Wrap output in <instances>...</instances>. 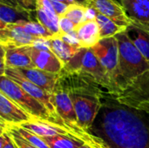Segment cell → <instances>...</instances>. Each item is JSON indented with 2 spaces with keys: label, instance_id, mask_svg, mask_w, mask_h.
<instances>
[{
  "label": "cell",
  "instance_id": "obj_34",
  "mask_svg": "<svg viewBox=\"0 0 149 148\" xmlns=\"http://www.w3.org/2000/svg\"><path fill=\"white\" fill-rule=\"evenodd\" d=\"M79 148H93V147H91V146H89V145H86V144H85V145H83L82 147H80Z\"/></svg>",
  "mask_w": 149,
  "mask_h": 148
},
{
  "label": "cell",
  "instance_id": "obj_33",
  "mask_svg": "<svg viewBox=\"0 0 149 148\" xmlns=\"http://www.w3.org/2000/svg\"><path fill=\"white\" fill-rule=\"evenodd\" d=\"M51 1H55V2H60V3H65L67 5H70L72 4V3L70 1V0H51Z\"/></svg>",
  "mask_w": 149,
  "mask_h": 148
},
{
  "label": "cell",
  "instance_id": "obj_25",
  "mask_svg": "<svg viewBox=\"0 0 149 148\" xmlns=\"http://www.w3.org/2000/svg\"><path fill=\"white\" fill-rule=\"evenodd\" d=\"M17 131L19 133V134L31 146L36 148H50L49 146L46 144V142L43 140V138L38 136L37 134L21 127V126H14Z\"/></svg>",
  "mask_w": 149,
  "mask_h": 148
},
{
  "label": "cell",
  "instance_id": "obj_3",
  "mask_svg": "<svg viewBox=\"0 0 149 148\" xmlns=\"http://www.w3.org/2000/svg\"><path fill=\"white\" fill-rule=\"evenodd\" d=\"M60 73H75L92 79L113 96L117 91L107 72L92 48H80L75 56L64 65Z\"/></svg>",
  "mask_w": 149,
  "mask_h": 148
},
{
  "label": "cell",
  "instance_id": "obj_19",
  "mask_svg": "<svg viewBox=\"0 0 149 148\" xmlns=\"http://www.w3.org/2000/svg\"><path fill=\"white\" fill-rule=\"evenodd\" d=\"M49 40L51 51L61 60L64 65L75 56L80 48H82L66 43L59 36H53Z\"/></svg>",
  "mask_w": 149,
  "mask_h": 148
},
{
  "label": "cell",
  "instance_id": "obj_10",
  "mask_svg": "<svg viewBox=\"0 0 149 148\" xmlns=\"http://www.w3.org/2000/svg\"><path fill=\"white\" fill-rule=\"evenodd\" d=\"M87 7L93 9L98 13L126 29L134 24L122 6L116 0H88Z\"/></svg>",
  "mask_w": 149,
  "mask_h": 148
},
{
  "label": "cell",
  "instance_id": "obj_26",
  "mask_svg": "<svg viewBox=\"0 0 149 148\" xmlns=\"http://www.w3.org/2000/svg\"><path fill=\"white\" fill-rule=\"evenodd\" d=\"M1 130H4L9 136L12 139V140L15 142L17 148H36L31 146L30 143H28L17 131V129L14 126H5L1 127Z\"/></svg>",
  "mask_w": 149,
  "mask_h": 148
},
{
  "label": "cell",
  "instance_id": "obj_2",
  "mask_svg": "<svg viewBox=\"0 0 149 148\" xmlns=\"http://www.w3.org/2000/svg\"><path fill=\"white\" fill-rule=\"evenodd\" d=\"M115 38L119 45V88L120 92L137 77L148 71L149 61L135 47L126 31L117 34Z\"/></svg>",
  "mask_w": 149,
  "mask_h": 148
},
{
  "label": "cell",
  "instance_id": "obj_22",
  "mask_svg": "<svg viewBox=\"0 0 149 148\" xmlns=\"http://www.w3.org/2000/svg\"><path fill=\"white\" fill-rule=\"evenodd\" d=\"M43 140L50 148H79L86 144L82 140L68 136L45 137Z\"/></svg>",
  "mask_w": 149,
  "mask_h": 148
},
{
  "label": "cell",
  "instance_id": "obj_30",
  "mask_svg": "<svg viewBox=\"0 0 149 148\" xmlns=\"http://www.w3.org/2000/svg\"><path fill=\"white\" fill-rule=\"evenodd\" d=\"M52 3L53 8L55 10V12L57 13V15L59 17H63L65 14L69 5H67L65 3H60V2H55V1H52Z\"/></svg>",
  "mask_w": 149,
  "mask_h": 148
},
{
  "label": "cell",
  "instance_id": "obj_31",
  "mask_svg": "<svg viewBox=\"0 0 149 148\" xmlns=\"http://www.w3.org/2000/svg\"><path fill=\"white\" fill-rule=\"evenodd\" d=\"M0 3L11 7H20L17 0H0Z\"/></svg>",
  "mask_w": 149,
  "mask_h": 148
},
{
  "label": "cell",
  "instance_id": "obj_6",
  "mask_svg": "<svg viewBox=\"0 0 149 148\" xmlns=\"http://www.w3.org/2000/svg\"><path fill=\"white\" fill-rule=\"evenodd\" d=\"M92 50L100 64L107 70L116 91L120 92L119 88V45L115 37L100 39ZM116 94V95H117Z\"/></svg>",
  "mask_w": 149,
  "mask_h": 148
},
{
  "label": "cell",
  "instance_id": "obj_5",
  "mask_svg": "<svg viewBox=\"0 0 149 148\" xmlns=\"http://www.w3.org/2000/svg\"><path fill=\"white\" fill-rule=\"evenodd\" d=\"M113 98L127 108L149 113V70L137 77Z\"/></svg>",
  "mask_w": 149,
  "mask_h": 148
},
{
  "label": "cell",
  "instance_id": "obj_27",
  "mask_svg": "<svg viewBox=\"0 0 149 148\" xmlns=\"http://www.w3.org/2000/svg\"><path fill=\"white\" fill-rule=\"evenodd\" d=\"M59 31H60V35L63 34H72L75 31L76 25L67 17L65 16L59 17Z\"/></svg>",
  "mask_w": 149,
  "mask_h": 148
},
{
  "label": "cell",
  "instance_id": "obj_7",
  "mask_svg": "<svg viewBox=\"0 0 149 148\" xmlns=\"http://www.w3.org/2000/svg\"><path fill=\"white\" fill-rule=\"evenodd\" d=\"M4 76L17 83L21 88H23L26 92H28L31 97L41 102L48 110L49 112L58 120L64 121L57 113L54 102V94L50 93L42 88L38 87L30 80H28L16 68H10L6 67L4 72ZM65 122V121H64Z\"/></svg>",
  "mask_w": 149,
  "mask_h": 148
},
{
  "label": "cell",
  "instance_id": "obj_20",
  "mask_svg": "<svg viewBox=\"0 0 149 148\" xmlns=\"http://www.w3.org/2000/svg\"><path fill=\"white\" fill-rule=\"evenodd\" d=\"M126 32L135 47L149 61V31L133 24L126 30Z\"/></svg>",
  "mask_w": 149,
  "mask_h": 148
},
{
  "label": "cell",
  "instance_id": "obj_8",
  "mask_svg": "<svg viewBox=\"0 0 149 148\" xmlns=\"http://www.w3.org/2000/svg\"><path fill=\"white\" fill-rule=\"evenodd\" d=\"M70 96L80 127L83 130L89 132L100 108L99 98L79 94H70Z\"/></svg>",
  "mask_w": 149,
  "mask_h": 148
},
{
  "label": "cell",
  "instance_id": "obj_4",
  "mask_svg": "<svg viewBox=\"0 0 149 148\" xmlns=\"http://www.w3.org/2000/svg\"><path fill=\"white\" fill-rule=\"evenodd\" d=\"M0 92L9 97L14 103L20 106L33 120H39L62 126L70 127L64 121L55 118L41 102L31 97L17 83H15L4 75L0 76Z\"/></svg>",
  "mask_w": 149,
  "mask_h": 148
},
{
  "label": "cell",
  "instance_id": "obj_21",
  "mask_svg": "<svg viewBox=\"0 0 149 148\" xmlns=\"http://www.w3.org/2000/svg\"><path fill=\"white\" fill-rule=\"evenodd\" d=\"M95 20L97 21V23L100 26V32L101 39L115 37L117 34L127 30L126 28L118 25L117 24H115L113 21H112L108 17H107L98 12L96 13Z\"/></svg>",
  "mask_w": 149,
  "mask_h": 148
},
{
  "label": "cell",
  "instance_id": "obj_14",
  "mask_svg": "<svg viewBox=\"0 0 149 148\" xmlns=\"http://www.w3.org/2000/svg\"><path fill=\"white\" fill-rule=\"evenodd\" d=\"M31 46H1V56L4 58L5 66L16 69L34 68L35 65L31 57Z\"/></svg>",
  "mask_w": 149,
  "mask_h": 148
},
{
  "label": "cell",
  "instance_id": "obj_28",
  "mask_svg": "<svg viewBox=\"0 0 149 148\" xmlns=\"http://www.w3.org/2000/svg\"><path fill=\"white\" fill-rule=\"evenodd\" d=\"M0 148H17L15 142L4 130H1Z\"/></svg>",
  "mask_w": 149,
  "mask_h": 148
},
{
  "label": "cell",
  "instance_id": "obj_13",
  "mask_svg": "<svg viewBox=\"0 0 149 148\" xmlns=\"http://www.w3.org/2000/svg\"><path fill=\"white\" fill-rule=\"evenodd\" d=\"M134 25L149 31V0H118Z\"/></svg>",
  "mask_w": 149,
  "mask_h": 148
},
{
  "label": "cell",
  "instance_id": "obj_16",
  "mask_svg": "<svg viewBox=\"0 0 149 148\" xmlns=\"http://www.w3.org/2000/svg\"><path fill=\"white\" fill-rule=\"evenodd\" d=\"M28 80L42 88L43 90L53 93L57 82L59 79L58 74H54L42 71L37 67L17 69Z\"/></svg>",
  "mask_w": 149,
  "mask_h": 148
},
{
  "label": "cell",
  "instance_id": "obj_29",
  "mask_svg": "<svg viewBox=\"0 0 149 148\" xmlns=\"http://www.w3.org/2000/svg\"><path fill=\"white\" fill-rule=\"evenodd\" d=\"M19 6L31 12L37 13V0H17Z\"/></svg>",
  "mask_w": 149,
  "mask_h": 148
},
{
  "label": "cell",
  "instance_id": "obj_1",
  "mask_svg": "<svg viewBox=\"0 0 149 148\" xmlns=\"http://www.w3.org/2000/svg\"><path fill=\"white\" fill-rule=\"evenodd\" d=\"M100 130L111 148H149V131L132 112L113 107L102 115Z\"/></svg>",
  "mask_w": 149,
  "mask_h": 148
},
{
  "label": "cell",
  "instance_id": "obj_9",
  "mask_svg": "<svg viewBox=\"0 0 149 148\" xmlns=\"http://www.w3.org/2000/svg\"><path fill=\"white\" fill-rule=\"evenodd\" d=\"M17 126H21V127L37 134L38 136H39L41 138L52 137V136H68V137H72V138L82 140L86 145L93 147L91 145V143L85 137H83L82 135H80L79 133L75 132L73 129L67 127V126H62L59 125L42 121L39 120H31V121L22 124Z\"/></svg>",
  "mask_w": 149,
  "mask_h": 148
},
{
  "label": "cell",
  "instance_id": "obj_32",
  "mask_svg": "<svg viewBox=\"0 0 149 148\" xmlns=\"http://www.w3.org/2000/svg\"><path fill=\"white\" fill-rule=\"evenodd\" d=\"M72 3H79V4H82V5H85L87 7V4H88V0H70Z\"/></svg>",
  "mask_w": 149,
  "mask_h": 148
},
{
  "label": "cell",
  "instance_id": "obj_15",
  "mask_svg": "<svg viewBox=\"0 0 149 148\" xmlns=\"http://www.w3.org/2000/svg\"><path fill=\"white\" fill-rule=\"evenodd\" d=\"M31 57L35 67L54 74H59L64 64L51 50H38L31 46Z\"/></svg>",
  "mask_w": 149,
  "mask_h": 148
},
{
  "label": "cell",
  "instance_id": "obj_12",
  "mask_svg": "<svg viewBox=\"0 0 149 148\" xmlns=\"http://www.w3.org/2000/svg\"><path fill=\"white\" fill-rule=\"evenodd\" d=\"M38 39L18 24H8L0 28V44L3 47L31 46Z\"/></svg>",
  "mask_w": 149,
  "mask_h": 148
},
{
  "label": "cell",
  "instance_id": "obj_23",
  "mask_svg": "<svg viewBox=\"0 0 149 148\" xmlns=\"http://www.w3.org/2000/svg\"><path fill=\"white\" fill-rule=\"evenodd\" d=\"M88 7L74 3L68 6L64 16L70 19L76 26H78L88 20Z\"/></svg>",
  "mask_w": 149,
  "mask_h": 148
},
{
  "label": "cell",
  "instance_id": "obj_18",
  "mask_svg": "<svg viewBox=\"0 0 149 148\" xmlns=\"http://www.w3.org/2000/svg\"><path fill=\"white\" fill-rule=\"evenodd\" d=\"M38 21L37 13H31L22 7H11L0 3V28L8 24Z\"/></svg>",
  "mask_w": 149,
  "mask_h": 148
},
{
  "label": "cell",
  "instance_id": "obj_11",
  "mask_svg": "<svg viewBox=\"0 0 149 148\" xmlns=\"http://www.w3.org/2000/svg\"><path fill=\"white\" fill-rule=\"evenodd\" d=\"M33 120L9 97L0 92L1 127L17 126Z\"/></svg>",
  "mask_w": 149,
  "mask_h": 148
},
{
  "label": "cell",
  "instance_id": "obj_17",
  "mask_svg": "<svg viewBox=\"0 0 149 148\" xmlns=\"http://www.w3.org/2000/svg\"><path fill=\"white\" fill-rule=\"evenodd\" d=\"M74 32L82 48H92L101 39L100 26L95 19L86 20L76 26Z\"/></svg>",
  "mask_w": 149,
  "mask_h": 148
},
{
  "label": "cell",
  "instance_id": "obj_24",
  "mask_svg": "<svg viewBox=\"0 0 149 148\" xmlns=\"http://www.w3.org/2000/svg\"><path fill=\"white\" fill-rule=\"evenodd\" d=\"M29 34L37 38L49 39L53 37V35L38 21H29V22H21L18 23Z\"/></svg>",
  "mask_w": 149,
  "mask_h": 148
}]
</instances>
